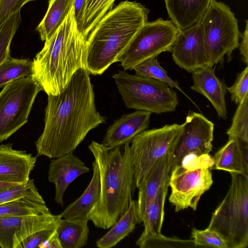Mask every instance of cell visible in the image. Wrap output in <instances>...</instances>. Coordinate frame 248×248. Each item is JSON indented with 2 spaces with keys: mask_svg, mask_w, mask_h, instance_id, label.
<instances>
[{
  "mask_svg": "<svg viewBox=\"0 0 248 248\" xmlns=\"http://www.w3.org/2000/svg\"><path fill=\"white\" fill-rule=\"evenodd\" d=\"M33 61L10 57L0 65V88L9 82L33 75Z\"/></svg>",
  "mask_w": 248,
  "mask_h": 248,
  "instance_id": "27",
  "label": "cell"
},
{
  "mask_svg": "<svg viewBox=\"0 0 248 248\" xmlns=\"http://www.w3.org/2000/svg\"><path fill=\"white\" fill-rule=\"evenodd\" d=\"M214 64H209L192 72L191 90L206 98L212 105L219 118L226 119L227 110L225 96L227 86L215 74Z\"/></svg>",
  "mask_w": 248,
  "mask_h": 248,
  "instance_id": "17",
  "label": "cell"
},
{
  "mask_svg": "<svg viewBox=\"0 0 248 248\" xmlns=\"http://www.w3.org/2000/svg\"><path fill=\"white\" fill-rule=\"evenodd\" d=\"M90 73L79 69L59 94L48 95L43 131L35 141L37 156L50 159L73 153L106 117L97 111Z\"/></svg>",
  "mask_w": 248,
  "mask_h": 248,
  "instance_id": "1",
  "label": "cell"
},
{
  "mask_svg": "<svg viewBox=\"0 0 248 248\" xmlns=\"http://www.w3.org/2000/svg\"><path fill=\"white\" fill-rule=\"evenodd\" d=\"M214 123L202 113L189 110L170 150L171 170L190 153L209 154L212 150Z\"/></svg>",
  "mask_w": 248,
  "mask_h": 248,
  "instance_id": "11",
  "label": "cell"
},
{
  "mask_svg": "<svg viewBox=\"0 0 248 248\" xmlns=\"http://www.w3.org/2000/svg\"><path fill=\"white\" fill-rule=\"evenodd\" d=\"M86 0H75L74 12L78 29L81 31L82 18Z\"/></svg>",
  "mask_w": 248,
  "mask_h": 248,
  "instance_id": "41",
  "label": "cell"
},
{
  "mask_svg": "<svg viewBox=\"0 0 248 248\" xmlns=\"http://www.w3.org/2000/svg\"><path fill=\"white\" fill-rule=\"evenodd\" d=\"M156 57L149 58L135 66L133 69L135 72V75L164 82L171 88H175L179 90L193 102L192 100L183 91L178 83L169 77L167 72L160 65Z\"/></svg>",
  "mask_w": 248,
  "mask_h": 248,
  "instance_id": "29",
  "label": "cell"
},
{
  "mask_svg": "<svg viewBox=\"0 0 248 248\" xmlns=\"http://www.w3.org/2000/svg\"><path fill=\"white\" fill-rule=\"evenodd\" d=\"M25 218L0 217V247L13 248L14 236L22 229Z\"/></svg>",
  "mask_w": 248,
  "mask_h": 248,
  "instance_id": "34",
  "label": "cell"
},
{
  "mask_svg": "<svg viewBox=\"0 0 248 248\" xmlns=\"http://www.w3.org/2000/svg\"><path fill=\"white\" fill-rule=\"evenodd\" d=\"M75 0H49L47 11L36 30L41 40L48 39L62 24L74 5Z\"/></svg>",
  "mask_w": 248,
  "mask_h": 248,
  "instance_id": "24",
  "label": "cell"
},
{
  "mask_svg": "<svg viewBox=\"0 0 248 248\" xmlns=\"http://www.w3.org/2000/svg\"><path fill=\"white\" fill-rule=\"evenodd\" d=\"M36 161L31 154L14 149L12 143L0 144V182L26 184Z\"/></svg>",
  "mask_w": 248,
  "mask_h": 248,
  "instance_id": "14",
  "label": "cell"
},
{
  "mask_svg": "<svg viewBox=\"0 0 248 248\" xmlns=\"http://www.w3.org/2000/svg\"><path fill=\"white\" fill-rule=\"evenodd\" d=\"M151 114L140 110L124 114L108 128L102 143L112 148L130 143L136 135L149 127Z\"/></svg>",
  "mask_w": 248,
  "mask_h": 248,
  "instance_id": "16",
  "label": "cell"
},
{
  "mask_svg": "<svg viewBox=\"0 0 248 248\" xmlns=\"http://www.w3.org/2000/svg\"><path fill=\"white\" fill-rule=\"evenodd\" d=\"M169 152L170 151L155 162L138 187L136 203L139 223L142 222L147 208L163 184L169 179L170 173Z\"/></svg>",
  "mask_w": 248,
  "mask_h": 248,
  "instance_id": "18",
  "label": "cell"
},
{
  "mask_svg": "<svg viewBox=\"0 0 248 248\" xmlns=\"http://www.w3.org/2000/svg\"><path fill=\"white\" fill-rule=\"evenodd\" d=\"M50 212L45 203L19 199L0 204V217H24Z\"/></svg>",
  "mask_w": 248,
  "mask_h": 248,
  "instance_id": "26",
  "label": "cell"
},
{
  "mask_svg": "<svg viewBox=\"0 0 248 248\" xmlns=\"http://www.w3.org/2000/svg\"><path fill=\"white\" fill-rule=\"evenodd\" d=\"M21 22L20 12H18L6 20L0 31V65L11 57L10 46Z\"/></svg>",
  "mask_w": 248,
  "mask_h": 248,
  "instance_id": "33",
  "label": "cell"
},
{
  "mask_svg": "<svg viewBox=\"0 0 248 248\" xmlns=\"http://www.w3.org/2000/svg\"><path fill=\"white\" fill-rule=\"evenodd\" d=\"M19 199H27L45 203L36 187L33 179L26 184L0 191V204Z\"/></svg>",
  "mask_w": 248,
  "mask_h": 248,
  "instance_id": "31",
  "label": "cell"
},
{
  "mask_svg": "<svg viewBox=\"0 0 248 248\" xmlns=\"http://www.w3.org/2000/svg\"><path fill=\"white\" fill-rule=\"evenodd\" d=\"M98 164L100 193L87 218L98 228L109 229L127 210L135 188L130 143L110 148L93 141L88 146Z\"/></svg>",
  "mask_w": 248,
  "mask_h": 248,
  "instance_id": "2",
  "label": "cell"
},
{
  "mask_svg": "<svg viewBox=\"0 0 248 248\" xmlns=\"http://www.w3.org/2000/svg\"><path fill=\"white\" fill-rule=\"evenodd\" d=\"M115 0H86L81 32L88 37L98 21L111 9Z\"/></svg>",
  "mask_w": 248,
  "mask_h": 248,
  "instance_id": "28",
  "label": "cell"
},
{
  "mask_svg": "<svg viewBox=\"0 0 248 248\" xmlns=\"http://www.w3.org/2000/svg\"><path fill=\"white\" fill-rule=\"evenodd\" d=\"M191 237L196 247L228 248L227 244L219 235L208 228L204 230H199L194 228L191 232Z\"/></svg>",
  "mask_w": 248,
  "mask_h": 248,
  "instance_id": "35",
  "label": "cell"
},
{
  "mask_svg": "<svg viewBox=\"0 0 248 248\" xmlns=\"http://www.w3.org/2000/svg\"><path fill=\"white\" fill-rule=\"evenodd\" d=\"M214 0H165L170 21L183 31L198 23Z\"/></svg>",
  "mask_w": 248,
  "mask_h": 248,
  "instance_id": "19",
  "label": "cell"
},
{
  "mask_svg": "<svg viewBox=\"0 0 248 248\" xmlns=\"http://www.w3.org/2000/svg\"><path fill=\"white\" fill-rule=\"evenodd\" d=\"M93 176L82 194L68 205L60 214L64 219L87 218L93 206L97 202L100 193V180L98 164L95 160L92 163Z\"/></svg>",
  "mask_w": 248,
  "mask_h": 248,
  "instance_id": "21",
  "label": "cell"
},
{
  "mask_svg": "<svg viewBox=\"0 0 248 248\" xmlns=\"http://www.w3.org/2000/svg\"><path fill=\"white\" fill-rule=\"evenodd\" d=\"M90 169L73 153L51 158L48 171V181L55 185L54 201L63 206V198L69 185Z\"/></svg>",
  "mask_w": 248,
  "mask_h": 248,
  "instance_id": "15",
  "label": "cell"
},
{
  "mask_svg": "<svg viewBox=\"0 0 248 248\" xmlns=\"http://www.w3.org/2000/svg\"><path fill=\"white\" fill-rule=\"evenodd\" d=\"M214 169L248 176V144L229 138L213 157Z\"/></svg>",
  "mask_w": 248,
  "mask_h": 248,
  "instance_id": "20",
  "label": "cell"
},
{
  "mask_svg": "<svg viewBox=\"0 0 248 248\" xmlns=\"http://www.w3.org/2000/svg\"><path fill=\"white\" fill-rule=\"evenodd\" d=\"M206 52L210 62L222 64L225 55L228 61L239 46L240 32L237 20L230 8L214 0L201 20Z\"/></svg>",
  "mask_w": 248,
  "mask_h": 248,
  "instance_id": "7",
  "label": "cell"
},
{
  "mask_svg": "<svg viewBox=\"0 0 248 248\" xmlns=\"http://www.w3.org/2000/svg\"><path fill=\"white\" fill-rule=\"evenodd\" d=\"M181 127L178 124H166L146 129L134 137L130 146L135 188L139 187L155 162L169 152Z\"/></svg>",
  "mask_w": 248,
  "mask_h": 248,
  "instance_id": "10",
  "label": "cell"
},
{
  "mask_svg": "<svg viewBox=\"0 0 248 248\" xmlns=\"http://www.w3.org/2000/svg\"><path fill=\"white\" fill-rule=\"evenodd\" d=\"M226 134L229 138L248 143V94L238 104Z\"/></svg>",
  "mask_w": 248,
  "mask_h": 248,
  "instance_id": "30",
  "label": "cell"
},
{
  "mask_svg": "<svg viewBox=\"0 0 248 248\" xmlns=\"http://www.w3.org/2000/svg\"><path fill=\"white\" fill-rule=\"evenodd\" d=\"M88 46L87 37L78 29L73 5L36 54L32 77L47 95L60 93L76 71L85 67Z\"/></svg>",
  "mask_w": 248,
  "mask_h": 248,
  "instance_id": "3",
  "label": "cell"
},
{
  "mask_svg": "<svg viewBox=\"0 0 248 248\" xmlns=\"http://www.w3.org/2000/svg\"><path fill=\"white\" fill-rule=\"evenodd\" d=\"M242 40L239 44L240 54L243 62L247 65L248 64V22L246 21L245 31L241 35Z\"/></svg>",
  "mask_w": 248,
  "mask_h": 248,
  "instance_id": "40",
  "label": "cell"
},
{
  "mask_svg": "<svg viewBox=\"0 0 248 248\" xmlns=\"http://www.w3.org/2000/svg\"><path fill=\"white\" fill-rule=\"evenodd\" d=\"M22 184L13 183H5L0 182V191L18 185Z\"/></svg>",
  "mask_w": 248,
  "mask_h": 248,
  "instance_id": "43",
  "label": "cell"
},
{
  "mask_svg": "<svg viewBox=\"0 0 248 248\" xmlns=\"http://www.w3.org/2000/svg\"><path fill=\"white\" fill-rule=\"evenodd\" d=\"M112 78L127 108L159 114L174 111L178 105L176 92L164 82L124 71Z\"/></svg>",
  "mask_w": 248,
  "mask_h": 248,
  "instance_id": "6",
  "label": "cell"
},
{
  "mask_svg": "<svg viewBox=\"0 0 248 248\" xmlns=\"http://www.w3.org/2000/svg\"><path fill=\"white\" fill-rule=\"evenodd\" d=\"M229 189L212 213L208 228L217 232L228 248L248 247V176L232 172Z\"/></svg>",
  "mask_w": 248,
  "mask_h": 248,
  "instance_id": "5",
  "label": "cell"
},
{
  "mask_svg": "<svg viewBox=\"0 0 248 248\" xmlns=\"http://www.w3.org/2000/svg\"><path fill=\"white\" fill-rule=\"evenodd\" d=\"M170 51L176 64L188 73L213 64L206 52L200 22L180 31Z\"/></svg>",
  "mask_w": 248,
  "mask_h": 248,
  "instance_id": "13",
  "label": "cell"
},
{
  "mask_svg": "<svg viewBox=\"0 0 248 248\" xmlns=\"http://www.w3.org/2000/svg\"><path fill=\"white\" fill-rule=\"evenodd\" d=\"M137 246L140 248H196L192 239H182L176 237H169L160 233L138 239Z\"/></svg>",
  "mask_w": 248,
  "mask_h": 248,
  "instance_id": "32",
  "label": "cell"
},
{
  "mask_svg": "<svg viewBox=\"0 0 248 248\" xmlns=\"http://www.w3.org/2000/svg\"><path fill=\"white\" fill-rule=\"evenodd\" d=\"M89 220L83 218L58 220L57 232L62 248H81L87 244Z\"/></svg>",
  "mask_w": 248,
  "mask_h": 248,
  "instance_id": "22",
  "label": "cell"
},
{
  "mask_svg": "<svg viewBox=\"0 0 248 248\" xmlns=\"http://www.w3.org/2000/svg\"><path fill=\"white\" fill-rule=\"evenodd\" d=\"M169 180L163 184L155 198L147 208L142 220L144 229L139 239L161 233Z\"/></svg>",
  "mask_w": 248,
  "mask_h": 248,
  "instance_id": "25",
  "label": "cell"
},
{
  "mask_svg": "<svg viewBox=\"0 0 248 248\" xmlns=\"http://www.w3.org/2000/svg\"><path fill=\"white\" fill-rule=\"evenodd\" d=\"M1 0H0V3Z\"/></svg>",
  "mask_w": 248,
  "mask_h": 248,
  "instance_id": "44",
  "label": "cell"
},
{
  "mask_svg": "<svg viewBox=\"0 0 248 248\" xmlns=\"http://www.w3.org/2000/svg\"><path fill=\"white\" fill-rule=\"evenodd\" d=\"M138 222L136 201L132 200L125 213L112 226L109 231L96 242L99 248L115 247L132 232Z\"/></svg>",
  "mask_w": 248,
  "mask_h": 248,
  "instance_id": "23",
  "label": "cell"
},
{
  "mask_svg": "<svg viewBox=\"0 0 248 248\" xmlns=\"http://www.w3.org/2000/svg\"><path fill=\"white\" fill-rule=\"evenodd\" d=\"M57 226L58 224L31 234L24 239L17 248H38L40 244L46 240L56 230Z\"/></svg>",
  "mask_w": 248,
  "mask_h": 248,
  "instance_id": "38",
  "label": "cell"
},
{
  "mask_svg": "<svg viewBox=\"0 0 248 248\" xmlns=\"http://www.w3.org/2000/svg\"><path fill=\"white\" fill-rule=\"evenodd\" d=\"M35 0H1L0 3V31L6 20L12 15L20 12L27 3Z\"/></svg>",
  "mask_w": 248,
  "mask_h": 248,
  "instance_id": "39",
  "label": "cell"
},
{
  "mask_svg": "<svg viewBox=\"0 0 248 248\" xmlns=\"http://www.w3.org/2000/svg\"><path fill=\"white\" fill-rule=\"evenodd\" d=\"M227 90L231 94V100L236 104L240 103L248 94V67L240 73L234 84Z\"/></svg>",
  "mask_w": 248,
  "mask_h": 248,
  "instance_id": "36",
  "label": "cell"
},
{
  "mask_svg": "<svg viewBox=\"0 0 248 248\" xmlns=\"http://www.w3.org/2000/svg\"><path fill=\"white\" fill-rule=\"evenodd\" d=\"M180 30L170 20L158 18L147 22L117 57L124 70H133L141 62L170 51Z\"/></svg>",
  "mask_w": 248,
  "mask_h": 248,
  "instance_id": "9",
  "label": "cell"
},
{
  "mask_svg": "<svg viewBox=\"0 0 248 248\" xmlns=\"http://www.w3.org/2000/svg\"><path fill=\"white\" fill-rule=\"evenodd\" d=\"M213 183L211 170L207 168L186 169L180 165L170 171L169 186V202L176 212L189 207L196 210L201 196Z\"/></svg>",
  "mask_w": 248,
  "mask_h": 248,
  "instance_id": "12",
  "label": "cell"
},
{
  "mask_svg": "<svg viewBox=\"0 0 248 248\" xmlns=\"http://www.w3.org/2000/svg\"><path fill=\"white\" fill-rule=\"evenodd\" d=\"M42 88L32 77L9 82L0 92V142L28 121L35 98Z\"/></svg>",
  "mask_w": 248,
  "mask_h": 248,
  "instance_id": "8",
  "label": "cell"
},
{
  "mask_svg": "<svg viewBox=\"0 0 248 248\" xmlns=\"http://www.w3.org/2000/svg\"><path fill=\"white\" fill-rule=\"evenodd\" d=\"M186 169H195L198 168L213 169L214 161L209 154L199 155L190 153L185 156L179 164Z\"/></svg>",
  "mask_w": 248,
  "mask_h": 248,
  "instance_id": "37",
  "label": "cell"
},
{
  "mask_svg": "<svg viewBox=\"0 0 248 248\" xmlns=\"http://www.w3.org/2000/svg\"><path fill=\"white\" fill-rule=\"evenodd\" d=\"M149 10L136 1L125 0L108 11L89 34L85 68L101 75L148 21Z\"/></svg>",
  "mask_w": 248,
  "mask_h": 248,
  "instance_id": "4",
  "label": "cell"
},
{
  "mask_svg": "<svg viewBox=\"0 0 248 248\" xmlns=\"http://www.w3.org/2000/svg\"><path fill=\"white\" fill-rule=\"evenodd\" d=\"M40 248H62L56 230L44 242L39 245Z\"/></svg>",
  "mask_w": 248,
  "mask_h": 248,
  "instance_id": "42",
  "label": "cell"
}]
</instances>
